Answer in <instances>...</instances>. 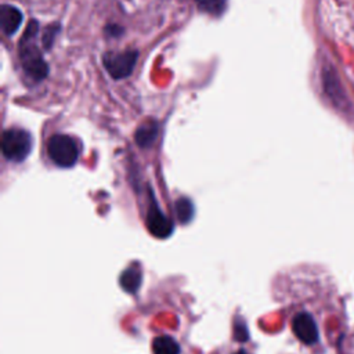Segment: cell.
Returning <instances> with one entry per match:
<instances>
[{"label": "cell", "mask_w": 354, "mask_h": 354, "mask_svg": "<svg viewBox=\"0 0 354 354\" xmlns=\"http://www.w3.org/2000/svg\"><path fill=\"white\" fill-rule=\"evenodd\" d=\"M138 53L136 50H124L118 53H106L102 58L104 66L113 79L127 77L137 62Z\"/></svg>", "instance_id": "cell-4"}, {"label": "cell", "mask_w": 354, "mask_h": 354, "mask_svg": "<svg viewBox=\"0 0 354 354\" xmlns=\"http://www.w3.org/2000/svg\"><path fill=\"white\" fill-rule=\"evenodd\" d=\"M292 330L296 337L306 344H314L318 340L317 324L308 313H299L293 318Z\"/></svg>", "instance_id": "cell-5"}, {"label": "cell", "mask_w": 354, "mask_h": 354, "mask_svg": "<svg viewBox=\"0 0 354 354\" xmlns=\"http://www.w3.org/2000/svg\"><path fill=\"white\" fill-rule=\"evenodd\" d=\"M22 24V12L10 4H3L0 8V26L4 35H14Z\"/></svg>", "instance_id": "cell-6"}, {"label": "cell", "mask_w": 354, "mask_h": 354, "mask_svg": "<svg viewBox=\"0 0 354 354\" xmlns=\"http://www.w3.org/2000/svg\"><path fill=\"white\" fill-rule=\"evenodd\" d=\"M140 282H141V272L140 270H136L133 267L127 268L120 277V285L127 292H136L137 288L140 286Z\"/></svg>", "instance_id": "cell-11"}, {"label": "cell", "mask_w": 354, "mask_h": 354, "mask_svg": "<svg viewBox=\"0 0 354 354\" xmlns=\"http://www.w3.org/2000/svg\"><path fill=\"white\" fill-rule=\"evenodd\" d=\"M196 4L202 12H206L213 17H218L224 12L227 0H196Z\"/></svg>", "instance_id": "cell-12"}, {"label": "cell", "mask_w": 354, "mask_h": 354, "mask_svg": "<svg viewBox=\"0 0 354 354\" xmlns=\"http://www.w3.org/2000/svg\"><path fill=\"white\" fill-rule=\"evenodd\" d=\"M3 155L11 162H22L32 149V137L26 130L11 127L3 133Z\"/></svg>", "instance_id": "cell-2"}, {"label": "cell", "mask_w": 354, "mask_h": 354, "mask_svg": "<svg viewBox=\"0 0 354 354\" xmlns=\"http://www.w3.org/2000/svg\"><path fill=\"white\" fill-rule=\"evenodd\" d=\"M39 32L37 21H30L25 28V32L19 40V58L22 68L28 77L33 82L43 80L48 73V66L36 44V36Z\"/></svg>", "instance_id": "cell-1"}, {"label": "cell", "mask_w": 354, "mask_h": 354, "mask_svg": "<svg viewBox=\"0 0 354 354\" xmlns=\"http://www.w3.org/2000/svg\"><path fill=\"white\" fill-rule=\"evenodd\" d=\"M47 153L57 166L71 167L79 158V148L71 136L54 134L47 142Z\"/></svg>", "instance_id": "cell-3"}, {"label": "cell", "mask_w": 354, "mask_h": 354, "mask_svg": "<svg viewBox=\"0 0 354 354\" xmlns=\"http://www.w3.org/2000/svg\"><path fill=\"white\" fill-rule=\"evenodd\" d=\"M158 136L156 122H147L141 124L136 133V140L141 147H149Z\"/></svg>", "instance_id": "cell-9"}, {"label": "cell", "mask_w": 354, "mask_h": 354, "mask_svg": "<svg viewBox=\"0 0 354 354\" xmlns=\"http://www.w3.org/2000/svg\"><path fill=\"white\" fill-rule=\"evenodd\" d=\"M109 29H111V32H113V29H115V25H111V26H109ZM116 29H118V33H112L111 36H119V35L122 33V29H119L118 26H116Z\"/></svg>", "instance_id": "cell-14"}, {"label": "cell", "mask_w": 354, "mask_h": 354, "mask_svg": "<svg viewBox=\"0 0 354 354\" xmlns=\"http://www.w3.org/2000/svg\"><path fill=\"white\" fill-rule=\"evenodd\" d=\"M153 354H180V346L171 336H158L152 343Z\"/></svg>", "instance_id": "cell-8"}, {"label": "cell", "mask_w": 354, "mask_h": 354, "mask_svg": "<svg viewBox=\"0 0 354 354\" xmlns=\"http://www.w3.org/2000/svg\"><path fill=\"white\" fill-rule=\"evenodd\" d=\"M58 30H59V25H58V24H51V25H48V26L44 29L41 41H43V46H44L47 50L51 48V46H53V43H54V39H55Z\"/></svg>", "instance_id": "cell-13"}, {"label": "cell", "mask_w": 354, "mask_h": 354, "mask_svg": "<svg viewBox=\"0 0 354 354\" xmlns=\"http://www.w3.org/2000/svg\"><path fill=\"white\" fill-rule=\"evenodd\" d=\"M324 86H325V91L329 94V97H332L333 100H342V87L339 84V80L336 79L333 71H330L329 68L324 69Z\"/></svg>", "instance_id": "cell-10"}, {"label": "cell", "mask_w": 354, "mask_h": 354, "mask_svg": "<svg viewBox=\"0 0 354 354\" xmlns=\"http://www.w3.org/2000/svg\"><path fill=\"white\" fill-rule=\"evenodd\" d=\"M147 225L153 235L160 238L167 236L173 230V223L167 217H165V214L156 206H152L149 209L147 216Z\"/></svg>", "instance_id": "cell-7"}]
</instances>
